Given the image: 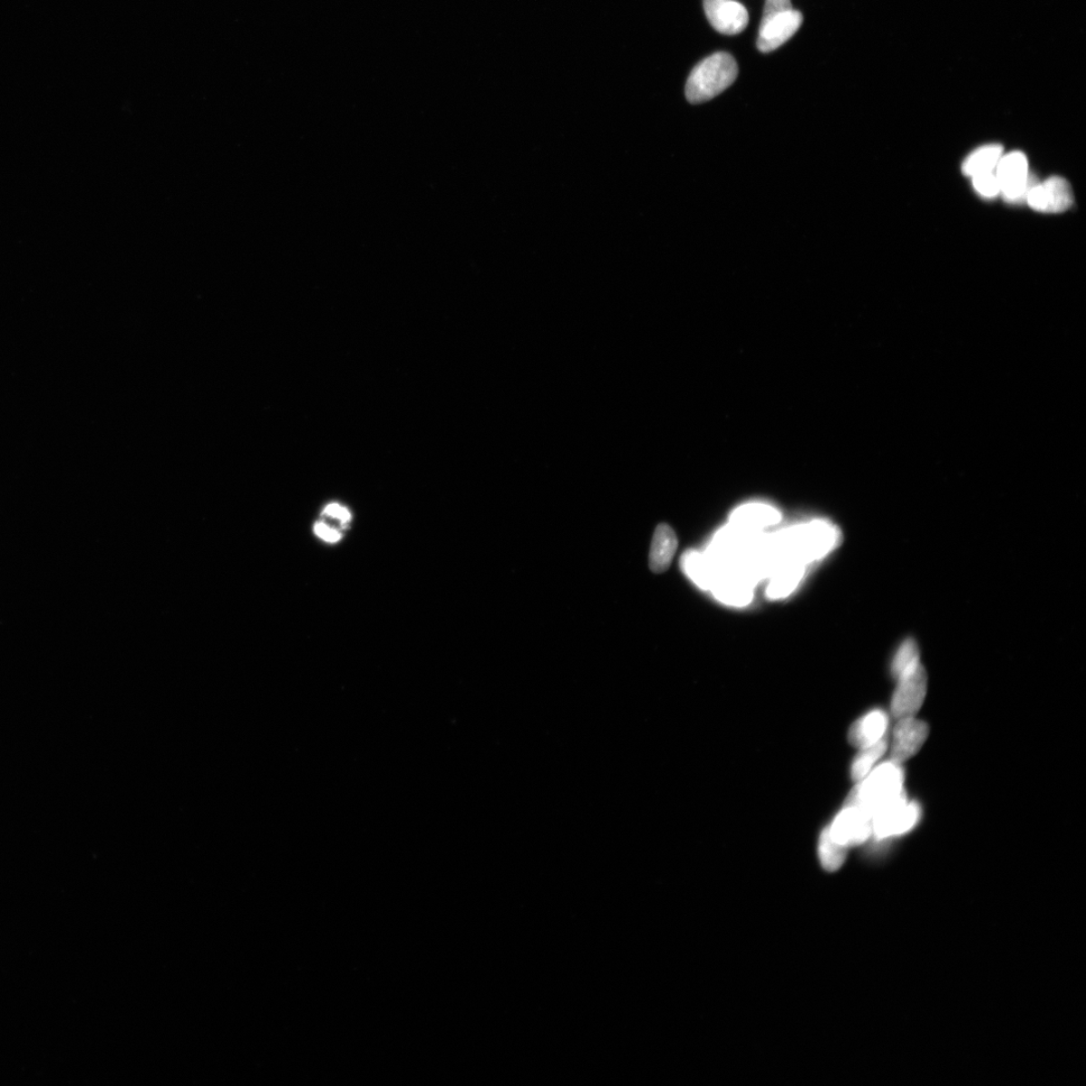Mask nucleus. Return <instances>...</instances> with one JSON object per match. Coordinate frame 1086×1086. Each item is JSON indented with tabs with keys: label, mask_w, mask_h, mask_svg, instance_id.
Returning a JSON list of instances; mask_svg holds the SVG:
<instances>
[{
	"label": "nucleus",
	"mask_w": 1086,
	"mask_h": 1086,
	"mask_svg": "<svg viewBox=\"0 0 1086 1086\" xmlns=\"http://www.w3.org/2000/svg\"><path fill=\"white\" fill-rule=\"evenodd\" d=\"M995 170L1000 183V195L1011 204L1026 202L1031 189L1039 182L1029 172L1028 161L1023 152L1002 155Z\"/></svg>",
	"instance_id": "obj_4"
},
{
	"label": "nucleus",
	"mask_w": 1086,
	"mask_h": 1086,
	"mask_svg": "<svg viewBox=\"0 0 1086 1086\" xmlns=\"http://www.w3.org/2000/svg\"><path fill=\"white\" fill-rule=\"evenodd\" d=\"M828 829L835 842L848 848L869 839L872 834V818L858 806L846 805Z\"/></svg>",
	"instance_id": "obj_7"
},
{
	"label": "nucleus",
	"mask_w": 1086,
	"mask_h": 1086,
	"mask_svg": "<svg viewBox=\"0 0 1086 1086\" xmlns=\"http://www.w3.org/2000/svg\"><path fill=\"white\" fill-rule=\"evenodd\" d=\"M752 577L740 566L727 567L716 575L711 590L717 600L726 605H748L753 596Z\"/></svg>",
	"instance_id": "obj_9"
},
{
	"label": "nucleus",
	"mask_w": 1086,
	"mask_h": 1086,
	"mask_svg": "<svg viewBox=\"0 0 1086 1086\" xmlns=\"http://www.w3.org/2000/svg\"><path fill=\"white\" fill-rule=\"evenodd\" d=\"M684 573L693 579L694 584L704 590H711L712 585L720 569L707 554L690 550L681 560Z\"/></svg>",
	"instance_id": "obj_17"
},
{
	"label": "nucleus",
	"mask_w": 1086,
	"mask_h": 1086,
	"mask_svg": "<svg viewBox=\"0 0 1086 1086\" xmlns=\"http://www.w3.org/2000/svg\"><path fill=\"white\" fill-rule=\"evenodd\" d=\"M678 546L675 532L667 524H660L653 537L649 566L653 573L662 574L668 569Z\"/></svg>",
	"instance_id": "obj_15"
},
{
	"label": "nucleus",
	"mask_w": 1086,
	"mask_h": 1086,
	"mask_svg": "<svg viewBox=\"0 0 1086 1086\" xmlns=\"http://www.w3.org/2000/svg\"><path fill=\"white\" fill-rule=\"evenodd\" d=\"M920 664L919 650L914 639H907L897 649L891 664V674L896 679Z\"/></svg>",
	"instance_id": "obj_21"
},
{
	"label": "nucleus",
	"mask_w": 1086,
	"mask_h": 1086,
	"mask_svg": "<svg viewBox=\"0 0 1086 1086\" xmlns=\"http://www.w3.org/2000/svg\"><path fill=\"white\" fill-rule=\"evenodd\" d=\"M802 23V14L794 9L770 17H762L758 39L759 50L761 53L777 50L798 32Z\"/></svg>",
	"instance_id": "obj_10"
},
{
	"label": "nucleus",
	"mask_w": 1086,
	"mask_h": 1086,
	"mask_svg": "<svg viewBox=\"0 0 1086 1086\" xmlns=\"http://www.w3.org/2000/svg\"><path fill=\"white\" fill-rule=\"evenodd\" d=\"M888 726V716L881 710H874L856 722L848 733V740L856 748L870 747L883 739Z\"/></svg>",
	"instance_id": "obj_13"
},
{
	"label": "nucleus",
	"mask_w": 1086,
	"mask_h": 1086,
	"mask_svg": "<svg viewBox=\"0 0 1086 1086\" xmlns=\"http://www.w3.org/2000/svg\"><path fill=\"white\" fill-rule=\"evenodd\" d=\"M836 530L829 524L816 521L788 530L778 538L776 549L784 559L814 560L825 556L835 546Z\"/></svg>",
	"instance_id": "obj_3"
},
{
	"label": "nucleus",
	"mask_w": 1086,
	"mask_h": 1086,
	"mask_svg": "<svg viewBox=\"0 0 1086 1086\" xmlns=\"http://www.w3.org/2000/svg\"><path fill=\"white\" fill-rule=\"evenodd\" d=\"M853 789L846 805L858 806L871 818L881 809L906 796L905 772L900 763L889 761L871 770Z\"/></svg>",
	"instance_id": "obj_1"
},
{
	"label": "nucleus",
	"mask_w": 1086,
	"mask_h": 1086,
	"mask_svg": "<svg viewBox=\"0 0 1086 1086\" xmlns=\"http://www.w3.org/2000/svg\"><path fill=\"white\" fill-rule=\"evenodd\" d=\"M975 191L984 199H994L1000 195V183L995 172L979 174L972 178Z\"/></svg>",
	"instance_id": "obj_22"
},
{
	"label": "nucleus",
	"mask_w": 1086,
	"mask_h": 1086,
	"mask_svg": "<svg viewBox=\"0 0 1086 1086\" xmlns=\"http://www.w3.org/2000/svg\"><path fill=\"white\" fill-rule=\"evenodd\" d=\"M929 733L928 725L915 716L898 720L891 745V761L903 763L923 748Z\"/></svg>",
	"instance_id": "obj_11"
},
{
	"label": "nucleus",
	"mask_w": 1086,
	"mask_h": 1086,
	"mask_svg": "<svg viewBox=\"0 0 1086 1086\" xmlns=\"http://www.w3.org/2000/svg\"><path fill=\"white\" fill-rule=\"evenodd\" d=\"M703 7L708 22L722 34H738L748 26L747 8L733 0H703Z\"/></svg>",
	"instance_id": "obj_12"
},
{
	"label": "nucleus",
	"mask_w": 1086,
	"mask_h": 1086,
	"mask_svg": "<svg viewBox=\"0 0 1086 1086\" xmlns=\"http://www.w3.org/2000/svg\"><path fill=\"white\" fill-rule=\"evenodd\" d=\"M780 519V512L772 506L763 503H750L741 506L732 512L731 523L736 528L751 532L771 527Z\"/></svg>",
	"instance_id": "obj_14"
},
{
	"label": "nucleus",
	"mask_w": 1086,
	"mask_h": 1086,
	"mask_svg": "<svg viewBox=\"0 0 1086 1086\" xmlns=\"http://www.w3.org/2000/svg\"><path fill=\"white\" fill-rule=\"evenodd\" d=\"M315 535L329 543H335L342 539V533L337 529L330 528L324 521H319L315 526Z\"/></svg>",
	"instance_id": "obj_25"
},
{
	"label": "nucleus",
	"mask_w": 1086,
	"mask_h": 1086,
	"mask_svg": "<svg viewBox=\"0 0 1086 1086\" xmlns=\"http://www.w3.org/2000/svg\"><path fill=\"white\" fill-rule=\"evenodd\" d=\"M739 67L732 54L720 52L699 63L686 82L685 94L690 103L706 102L732 86Z\"/></svg>",
	"instance_id": "obj_2"
},
{
	"label": "nucleus",
	"mask_w": 1086,
	"mask_h": 1086,
	"mask_svg": "<svg viewBox=\"0 0 1086 1086\" xmlns=\"http://www.w3.org/2000/svg\"><path fill=\"white\" fill-rule=\"evenodd\" d=\"M887 750V742L885 739L870 745V747L861 749L852 763V779L859 781L867 777Z\"/></svg>",
	"instance_id": "obj_20"
},
{
	"label": "nucleus",
	"mask_w": 1086,
	"mask_h": 1086,
	"mask_svg": "<svg viewBox=\"0 0 1086 1086\" xmlns=\"http://www.w3.org/2000/svg\"><path fill=\"white\" fill-rule=\"evenodd\" d=\"M793 9L791 0H767L762 17H770Z\"/></svg>",
	"instance_id": "obj_24"
},
{
	"label": "nucleus",
	"mask_w": 1086,
	"mask_h": 1086,
	"mask_svg": "<svg viewBox=\"0 0 1086 1086\" xmlns=\"http://www.w3.org/2000/svg\"><path fill=\"white\" fill-rule=\"evenodd\" d=\"M818 852L823 868L832 872L842 867L846 859L847 848L832 839L827 827L819 840Z\"/></svg>",
	"instance_id": "obj_19"
},
{
	"label": "nucleus",
	"mask_w": 1086,
	"mask_h": 1086,
	"mask_svg": "<svg viewBox=\"0 0 1086 1086\" xmlns=\"http://www.w3.org/2000/svg\"><path fill=\"white\" fill-rule=\"evenodd\" d=\"M1026 202L1039 213L1062 214L1072 206L1073 192L1065 179L1052 177L1031 189Z\"/></svg>",
	"instance_id": "obj_8"
},
{
	"label": "nucleus",
	"mask_w": 1086,
	"mask_h": 1086,
	"mask_svg": "<svg viewBox=\"0 0 1086 1086\" xmlns=\"http://www.w3.org/2000/svg\"><path fill=\"white\" fill-rule=\"evenodd\" d=\"M805 574L804 563L796 559L781 561L768 587L771 599H781L795 590Z\"/></svg>",
	"instance_id": "obj_16"
},
{
	"label": "nucleus",
	"mask_w": 1086,
	"mask_h": 1086,
	"mask_svg": "<svg viewBox=\"0 0 1086 1086\" xmlns=\"http://www.w3.org/2000/svg\"><path fill=\"white\" fill-rule=\"evenodd\" d=\"M324 515L326 518L338 520L340 523H342L344 528H345L346 524L352 520V513L338 503H331L327 505L324 511Z\"/></svg>",
	"instance_id": "obj_23"
},
{
	"label": "nucleus",
	"mask_w": 1086,
	"mask_h": 1086,
	"mask_svg": "<svg viewBox=\"0 0 1086 1086\" xmlns=\"http://www.w3.org/2000/svg\"><path fill=\"white\" fill-rule=\"evenodd\" d=\"M920 814L918 804L904 796L872 816V833L877 839L904 835L916 827Z\"/></svg>",
	"instance_id": "obj_5"
},
{
	"label": "nucleus",
	"mask_w": 1086,
	"mask_h": 1086,
	"mask_svg": "<svg viewBox=\"0 0 1086 1086\" xmlns=\"http://www.w3.org/2000/svg\"><path fill=\"white\" fill-rule=\"evenodd\" d=\"M1002 155L1003 147L1001 145L992 144L980 147L964 161L963 173L966 177L973 178L979 174L995 171Z\"/></svg>",
	"instance_id": "obj_18"
},
{
	"label": "nucleus",
	"mask_w": 1086,
	"mask_h": 1086,
	"mask_svg": "<svg viewBox=\"0 0 1086 1086\" xmlns=\"http://www.w3.org/2000/svg\"><path fill=\"white\" fill-rule=\"evenodd\" d=\"M891 701V713L896 719L915 716L923 706L926 690V671L922 664L901 675Z\"/></svg>",
	"instance_id": "obj_6"
}]
</instances>
